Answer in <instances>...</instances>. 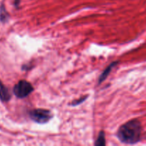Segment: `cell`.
Masks as SVG:
<instances>
[{"label":"cell","instance_id":"6da1fadb","mask_svg":"<svg viewBox=\"0 0 146 146\" xmlns=\"http://www.w3.org/2000/svg\"><path fill=\"white\" fill-rule=\"evenodd\" d=\"M142 126L140 121L133 119L120 127L117 131V138L123 143L135 144L141 138Z\"/></svg>","mask_w":146,"mask_h":146},{"label":"cell","instance_id":"7a4b0ae2","mask_svg":"<svg viewBox=\"0 0 146 146\" xmlns=\"http://www.w3.org/2000/svg\"><path fill=\"white\" fill-rule=\"evenodd\" d=\"M34 91V88L28 81L25 80H21L19 81L14 87L13 92L14 95L19 98H24L28 96L32 91Z\"/></svg>","mask_w":146,"mask_h":146},{"label":"cell","instance_id":"3957f363","mask_svg":"<svg viewBox=\"0 0 146 146\" xmlns=\"http://www.w3.org/2000/svg\"><path fill=\"white\" fill-rule=\"evenodd\" d=\"M29 117L31 120L38 123H46L51 119L52 115L48 110L37 108L31 110L29 113Z\"/></svg>","mask_w":146,"mask_h":146},{"label":"cell","instance_id":"277c9868","mask_svg":"<svg viewBox=\"0 0 146 146\" xmlns=\"http://www.w3.org/2000/svg\"><path fill=\"white\" fill-rule=\"evenodd\" d=\"M11 98V94L7 87L0 81V99L4 102H7Z\"/></svg>","mask_w":146,"mask_h":146},{"label":"cell","instance_id":"5b68a950","mask_svg":"<svg viewBox=\"0 0 146 146\" xmlns=\"http://www.w3.org/2000/svg\"><path fill=\"white\" fill-rule=\"evenodd\" d=\"M117 64H118V61H115V62L112 63L110 66H108L106 68V69L103 71L102 74L101 75H100V76L99 77V81H98L99 84H101L103 81H104V80L106 79V78L107 77V76L110 74V71H112V69L114 68L115 66Z\"/></svg>","mask_w":146,"mask_h":146},{"label":"cell","instance_id":"8992f818","mask_svg":"<svg viewBox=\"0 0 146 146\" xmlns=\"http://www.w3.org/2000/svg\"><path fill=\"white\" fill-rule=\"evenodd\" d=\"M94 145L97 146H102L105 145V138H104V133L103 131H100V132Z\"/></svg>","mask_w":146,"mask_h":146},{"label":"cell","instance_id":"52a82bcc","mask_svg":"<svg viewBox=\"0 0 146 146\" xmlns=\"http://www.w3.org/2000/svg\"><path fill=\"white\" fill-rule=\"evenodd\" d=\"M7 18H8V14L2 7V9L1 8V12H0V19L1 20V21H4L7 19Z\"/></svg>","mask_w":146,"mask_h":146},{"label":"cell","instance_id":"ba28073f","mask_svg":"<svg viewBox=\"0 0 146 146\" xmlns=\"http://www.w3.org/2000/svg\"><path fill=\"white\" fill-rule=\"evenodd\" d=\"M87 98V96H85V97L84 96V97H82V98H80V99L76 100V101H74L72 103L71 105L72 106H77V105H78V104H82V103L84 102V101H85L86 98Z\"/></svg>","mask_w":146,"mask_h":146}]
</instances>
